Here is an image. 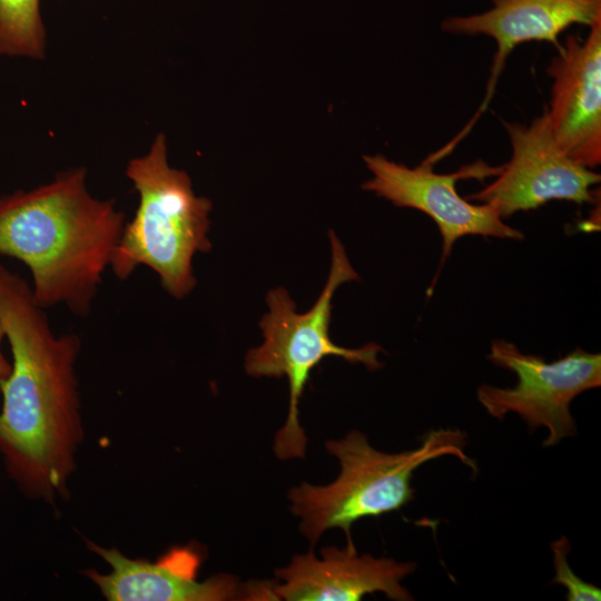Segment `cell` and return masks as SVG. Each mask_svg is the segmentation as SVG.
I'll return each mask as SVG.
<instances>
[{"label": "cell", "mask_w": 601, "mask_h": 601, "mask_svg": "<svg viewBox=\"0 0 601 601\" xmlns=\"http://www.w3.org/2000/svg\"><path fill=\"white\" fill-rule=\"evenodd\" d=\"M4 336H6L4 329H3V326H2V324L0 322V390H1V384L10 375L11 368H12L11 363L4 357V355L2 354V351H1V342H2V338Z\"/></svg>", "instance_id": "15"}, {"label": "cell", "mask_w": 601, "mask_h": 601, "mask_svg": "<svg viewBox=\"0 0 601 601\" xmlns=\"http://www.w3.org/2000/svg\"><path fill=\"white\" fill-rule=\"evenodd\" d=\"M321 555L317 559L313 551L297 554L289 565L277 569L275 575L283 583L274 585L276 600L358 601L375 592L392 600H413L401 581L414 572L415 562L358 555L354 544L323 548Z\"/></svg>", "instance_id": "11"}, {"label": "cell", "mask_w": 601, "mask_h": 601, "mask_svg": "<svg viewBox=\"0 0 601 601\" xmlns=\"http://www.w3.org/2000/svg\"><path fill=\"white\" fill-rule=\"evenodd\" d=\"M83 167L0 197V255L32 275L36 302L86 316L125 226L114 200L90 195Z\"/></svg>", "instance_id": "2"}, {"label": "cell", "mask_w": 601, "mask_h": 601, "mask_svg": "<svg viewBox=\"0 0 601 601\" xmlns=\"http://www.w3.org/2000/svg\"><path fill=\"white\" fill-rule=\"evenodd\" d=\"M45 47L40 0H0V55L42 59Z\"/></svg>", "instance_id": "13"}, {"label": "cell", "mask_w": 601, "mask_h": 601, "mask_svg": "<svg viewBox=\"0 0 601 601\" xmlns=\"http://www.w3.org/2000/svg\"><path fill=\"white\" fill-rule=\"evenodd\" d=\"M555 575L551 583L560 584L566 589L568 601H600L601 590L579 578L568 562L571 550L569 540L562 535L551 543Z\"/></svg>", "instance_id": "14"}, {"label": "cell", "mask_w": 601, "mask_h": 601, "mask_svg": "<svg viewBox=\"0 0 601 601\" xmlns=\"http://www.w3.org/2000/svg\"><path fill=\"white\" fill-rule=\"evenodd\" d=\"M503 125L511 140V160L496 180L466 200L491 205L502 219L553 199L577 204L595 200L591 187L600 183V174L577 164L559 147L546 110L529 126L515 121Z\"/></svg>", "instance_id": "7"}, {"label": "cell", "mask_w": 601, "mask_h": 601, "mask_svg": "<svg viewBox=\"0 0 601 601\" xmlns=\"http://www.w3.org/2000/svg\"><path fill=\"white\" fill-rule=\"evenodd\" d=\"M486 358L513 372L514 387L483 384L476 395L481 405L496 420L518 414L531 430L546 427L544 447L554 446L578 433L571 403L581 393L601 385V355L580 347L554 362L524 354L505 339H494Z\"/></svg>", "instance_id": "6"}, {"label": "cell", "mask_w": 601, "mask_h": 601, "mask_svg": "<svg viewBox=\"0 0 601 601\" xmlns=\"http://www.w3.org/2000/svg\"><path fill=\"white\" fill-rule=\"evenodd\" d=\"M363 159L374 176L362 185L364 190L373 191L395 206L417 209L437 225L443 242L441 266L455 242L463 236L524 238V234L505 224L491 205L471 204L455 189L461 178L499 175L503 166L494 168L481 164L452 174H437L428 160L410 168L383 155L364 156Z\"/></svg>", "instance_id": "8"}, {"label": "cell", "mask_w": 601, "mask_h": 601, "mask_svg": "<svg viewBox=\"0 0 601 601\" xmlns=\"http://www.w3.org/2000/svg\"><path fill=\"white\" fill-rule=\"evenodd\" d=\"M466 436L459 428L431 430L414 450L385 453L370 445L367 436L352 430L344 439L328 441L327 452L341 464L338 477L327 485L306 482L288 492L290 511L302 519L299 530L314 545L329 529H342L347 544L352 525L363 518L400 510L414 499V471L424 463L454 455L476 471L465 452Z\"/></svg>", "instance_id": "4"}, {"label": "cell", "mask_w": 601, "mask_h": 601, "mask_svg": "<svg viewBox=\"0 0 601 601\" xmlns=\"http://www.w3.org/2000/svg\"><path fill=\"white\" fill-rule=\"evenodd\" d=\"M552 78L545 108L559 147L589 169L601 162V20L584 40L568 36L546 70Z\"/></svg>", "instance_id": "10"}, {"label": "cell", "mask_w": 601, "mask_h": 601, "mask_svg": "<svg viewBox=\"0 0 601 601\" xmlns=\"http://www.w3.org/2000/svg\"><path fill=\"white\" fill-rule=\"evenodd\" d=\"M29 284L0 264V322L12 353L1 384L0 454L29 497L55 504L69 480L85 432L76 362L80 339L55 335Z\"/></svg>", "instance_id": "1"}, {"label": "cell", "mask_w": 601, "mask_h": 601, "mask_svg": "<svg viewBox=\"0 0 601 601\" xmlns=\"http://www.w3.org/2000/svg\"><path fill=\"white\" fill-rule=\"evenodd\" d=\"M492 9L465 17H450L442 29L454 35H485L496 42L486 101L511 51L529 41L556 43L558 36L572 24L592 26L601 20V0H491Z\"/></svg>", "instance_id": "12"}, {"label": "cell", "mask_w": 601, "mask_h": 601, "mask_svg": "<svg viewBox=\"0 0 601 601\" xmlns=\"http://www.w3.org/2000/svg\"><path fill=\"white\" fill-rule=\"evenodd\" d=\"M332 263L326 284L306 313H297L296 304L283 287L272 289L266 296L269 312L259 326L264 343L247 352L245 370L254 377L286 376L289 384V406L285 424L276 433L274 452L280 460L304 457L307 437L298 420V404L312 370L327 356L344 358L352 364H363L368 371L380 370L377 359L383 348L370 343L359 348H345L329 337L333 296L343 283L358 280L339 238L328 231Z\"/></svg>", "instance_id": "5"}, {"label": "cell", "mask_w": 601, "mask_h": 601, "mask_svg": "<svg viewBox=\"0 0 601 601\" xmlns=\"http://www.w3.org/2000/svg\"><path fill=\"white\" fill-rule=\"evenodd\" d=\"M87 548L104 559L111 572L82 571L108 601H226L276 600L272 581L239 583L229 574L197 580L201 552L194 545L175 546L156 562L131 559L116 548L86 540Z\"/></svg>", "instance_id": "9"}, {"label": "cell", "mask_w": 601, "mask_h": 601, "mask_svg": "<svg viewBox=\"0 0 601 601\" xmlns=\"http://www.w3.org/2000/svg\"><path fill=\"white\" fill-rule=\"evenodd\" d=\"M127 177L139 195L134 218L125 224L109 267L125 280L139 266L156 272L164 289L183 299L196 286L193 257L211 249V201L196 196L190 177L169 166L167 139L159 134L149 151L129 160Z\"/></svg>", "instance_id": "3"}]
</instances>
